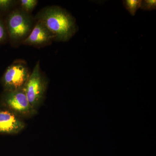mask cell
<instances>
[{"label": "cell", "mask_w": 156, "mask_h": 156, "mask_svg": "<svg viewBox=\"0 0 156 156\" xmlns=\"http://www.w3.org/2000/svg\"><path fill=\"white\" fill-rule=\"evenodd\" d=\"M41 21L58 41H67L77 30L75 20L67 11L57 6L44 8L37 14Z\"/></svg>", "instance_id": "6da1fadb"}, {"label": "cell", "mask_w": 156, "mask_h": 156, "mask_svg": "<svg viewBox=\"0 0 156 156\" xmlns=\"http://www.w3.org/2000/svg\"><path fill=\"white\" fill-rule=\"evenodd\" d=\"M33 20L22 9H16L9 14L6 28L11 41L14 43L23 41L33 28Z\"/></svg>", "instance_id": "7a4b0ae2"}, {"label": "cell", "mask_w": 156, "mask_h": 156, "mask_svg": "<svg viewBox=\"0 0 156 156\" xmlns=\"http://www.w3.org/2000/svg\"><path fill=\"white\" fill-rule=\"evenodd\" d=\"M47 83L41 71L40 61H38L23 87L29 102L36 110L44 98Z\"/></svg>", "instance_id": "3957f363"}, {"label": "cell", "mask_w": 156, "mask_h": 156, "mask_svg": "<svg viewBox=\"0 0 156 156\" xmlns=\"http://www.w3.org/2000/svg\"><path fill=\"white\" fill-rule=\"evenodd\" d=\"M30 75L25 61H14L7 68L2 78V83L5 91H15L23 88Z\"/></svg>", "instance_id": "277c9868"}, {"label": "cell", "mask_w": 156, "mask_h": 156, "mask_svg": "<svg viewBox=\"0 0 156 156\" xmlns=\"http://www.w3.org/2000/svg\"><path fill=\"white\" fill-rule=\"evenodd\" d=\"M2 101L6 108L19 117H30L36 112L29 102L23 88L15 91H5Z\"/></svg>", "instance_id": "5b68a950"}, {"label": "cell", "mask_w": 156, "mask_h": 156, "mask_svg": "<svg viewBox=\"0 0 156 156\" xmlns=\"http://www.w3.org/2000/svg\"><path fill=\"white\" fill-rule=\"evenodd\" d=\"M24 127L20 117L6 108H0V134H17Z\"/></svg>", "instance_id": "8992f818"}, {"label": "cell", "mask_w": 156, "mask_h": 156, "mask_svg": "<svg viewBox=\"0 0 156 156\" xmlns=\"http://www.w3.org/2000/svg\"><path fill=\"white\" fill-rule=\"evenodd\" d=\"M54 39L53 34L42 23L37 20L30 33L22 43L30 46H41L50 44Z\"/></svg>", "instance_id": "52a82bcc"}, {"label": "cell", "mask_w": 156, "mask_h": 156, "mask_svg": "<svg viewBox=\"0 0 156 156\" xmlns=\"http://www.w3.org/2000/svg\"><path fill=\"white\" fill-rule=\"evenodd\" d=\"M141 1L140 0H126L123 1L125 8L132 16H134L136 11L140 8Z\"/></svg>", "instance_id": "ba28073f"}, {"label": "cell", "mask_w": 156, "mask_h": 156, "mask_svg": "<svg viewBox=\"0 0 156 156\" xmlns=\"http://www.w3.org/2000/svg\"><path fill=\"white\" fill-rule=\"evenodd\" d=\"M38 1L37 0H21L20 1L22 10L28 14L33 11Z\"/></svg>", "instance_id": "9c48e42d"}, {"label": "cell", "mask_w": 156, "mask_h": 156, "mask_svg": "<svg viewBox=\"0 0 156 156\" xmlns=\"http://www.w3.org/2000/svg\"><path fill=\"white\" fill-rule=\"evenodd\" d=\"M140 9L145 11L155 10L156 1L155 0H144L141 1Z\"/></svg>", "instance_id": "30bf717a"}, {"label": "cell", "mask_w": 156, "mask_h": 156, "mask_svg": "<svg viewBox=\"0 0 156 156\" xmlns=\"http://www.w3.org/2000/svg\"><path fill=\"white\" fill-rule=\"evenodd\" d=\"M14 1L11 0H0V9L2 10H6L11 8Z\"/></svg>", "instance_id": "8fae6325"}, {"label": "cell", "mask_w": 156, "mask_h": 156, "mask_svg": "<svg viewBox=\"0 0 156 156\" xmlns=\"http://www.w3.org/2000/svg\"><path fill=\"white\" fill-rule=\"evenodd\" d=\"M6 37V30L2 21L0 20V42L2 41Z\"/></svg>", "instance_id": "7c38bea8"}]
</instances>
